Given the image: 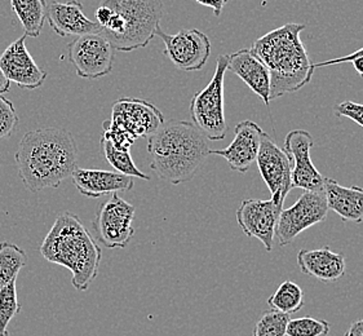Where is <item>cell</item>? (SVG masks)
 Segmentation results:
<instances>
[{
	"mask_svg": "<svg viewBox=\"0 0 363 336\" xmlns=\"http://www.w3.org/2000/svg\"><path fill=\"white\" fill-rule=\"evenodd\" d=\"M79 150L73 133L48 127L26 132L16 149V166L26 189H56L78 167Z\"/></svg>",
	"mask_w": 363,
	"mask_h": 336,
	"instance_id": "1",
	"label": "cell"
},
{
	"mask_svg": "<svg viewBox=\"0 0 363 336\" xmlns=\"http://www.w3.org/2000/svg\"><path fill=\"white\" fill-rule=\"evenodd\" d=\"M306 23H286L256 39L251 50L268 67L270 101L298 92L312 81L314 64L300 34Z\"/></svg>",
	"mask_w": 363,
	"mask_h": 336,
	"instance_id": "2",
	"label": "cell"
},
{
	"mask_svg": "<svg viewBox=\"0 0 363 336\" xmlns=\"http://www.w3.org/2000/svg\"><path fill=\"white\" fill-rule=\"evenodd\" d=\"M208 139L191 122L168 121L147 138L150 168L172 185L196 177L210 155Z\"/></svg>",
	"mask_w": 363,
	"mask_h": 336,
	"instance_id": "3",
	"label": "cell"
},
{
	"mask_svg": "<svg viewBox=\"0 0 363 336\" xmlns=\"http://www.w3.org/2000/svg\"><path fill=\"white\" fill-rule=\"evenodd\" d=\"M40 254L50 263L72 271V284L78 291H87L95 281L102 252L99 243L73 212H62L40 246Z\"/></svg>",
	"mask_w": 363,
	"mask_h": 336,
	"instance_id": "4",
	"label": "cell"
},
{
	"mask_svg": "<svg viewBox=\"0 0 363 336\" xmlns=\"http://www.w3.org/2000/svg\"><path fill=\"white\" fill-rule=\"evenodd\" d=\"M109 9V20L101 35L116 51L133 52L145 48L155 37L163 16V0H101Z\"/></svg>",
	"mask_w": 363,
	"mask_h": 336,
	"instance_id": "5",
	"label": "cell"
},
{
	"mask_svg": "<svg viewBox=\"0 0 363 336\" xmlns=\"http://www.w3.org/2000/svg\"><path fill=\"white\" fill-rule=\"evenodd\" d=\"M164 123V114L154 103L122 97L113 103L111 117L102 123V139L114 147L130 150L138 138H149Z\"/></svg>",
	"mask_w": 363,
	"mask_h": 336,
	"instance_id": "6",
	"label": "cell"
},
{
	"mask_svg": "<svg viewBox=\"0 0 363 336\" xmlns=\"http://www.w3.org/2000/svg\"><path fill=\"white\" fill-rule=\"evenodd\" d=\"M228 62L229 56H218L216 69L210 83L201 92L193 96L190 103L193 125L203 133L208 141L224 140L228 132L224 103V81Z\"/></svg>",
	"mask_w": 363,
	"mask_h": 336,
	"instance_id": "7",
	"label": "cell"
},
{
	"mask_svg": "<svg viewBox=\"0 0 363 336\" xmlns=\"http://www.w3.org/2000/svg\"><path fill=\"white\" fill-rule=\"evenodd\" d=\"M135 206L119 197L118 193L99 206L92 223L97 241L106 249H124L135 235L132 223L135 219Z\"/></svg>",
	"mask_w": 363,
	"mask_h": 336,
	"instance_id": "8",
	"label": "cell"
},
{
	"mask_svg": "<svg viewBox=\"0 0 363 336\" xmlns=\"http://www.w3.org/2000/svg\"><path fill=\"white\" fill-rule=\"evenodd\" d=\"M328 211L323 191H304L295 205L284 208L279 215L276 228L279 246L284 247L290 245L306 229L323 223Z\"/></svg>",
	"mask_w": 363,
	"mask_h": 336,
	"instance_id": "9",
	"label": "cell"
},
{
	"mask_svg": "<svg viewBox=\"0 0 363 336\" xmlns=\"http://www.w3.org/2000/svg\"><path fill=\"white\" fill-rule=\"evenodd\" d=\"M67 56L79 78L100 79L113 72L116 50L101 34H94L67 44Z\"/></svg>",
	"mask_w": 363,
	"mask_h": 336,
	"instance_id": "10",
	"label": "cell"
},
{
	"mask_svg": "<svg viewBox=\"0 0 363 336\" xmlns=\"http://www.w3.org/2000/svg\"><path fill=\"white\" fill-rule=\"evenodd\" d=\"M155 37L163 40V53L179 70H202L210 59V38L199 30L182 29L177 34L169 35L160 28L155 31Z\"/></svg>",
	"mask_w": 363,
	"mask_h": 336,
	"instance_id": "11",
	"label": "cell"
},
{
	"mask_svg": "<svg viewBox=\"0 0 363 336\" xmlns=\"http://www.w3.org/2000/svg\"><path fill=\"white\" fill-rule=\"evenodd\" d=\"M256 163L272 199L284 207V199L292 189V163L284 149L277 147L265 132H262Z\"/></svg>",
	"mask_w": 363,
	"mask_h": 336,
	"instance_id": "12",
	"label": "cell"
},
{
	"mask_svg": "<svg viewBox=\"0 0 363 336\" xmlns=\"http://www.w3.org/2000/svg\"><path fill=\"white\" fill-rule=\"evenodd\" d=\"M314 140L306 130L289 132L284 139V150L292 163V188L304 191H323L325 176L313 164L311 150Z\"/></svg>",
	"mask_w": 363,
	"mask_h": 336,
	"instance_id": "13",
	"label": "cell"
},
{
	"mask_svg": "<svg viewBox=\"0 0 363 336\" xmlns=\"http://www.w3.org/2000/svg\"><path fill=\"white\" fill-rule=\"evenodd\" d=\"M284 210L270 198L262 199H245L237 208V223L242 232L250 238H256L264 245L267 252L273 250L276 238V228L279 215Z\"/></svg>",
	"mask_w": 363,
	"mask_h": 336,
	"instance_id": "14",
	"label": "cell"
},
{
	"mask_svg": "<svg viewBox=\"0 0 363 336\" xmlns=\"http://www.w3.org/2000/svg\"><path fill=\"white\" fill-rule=\"evenodd\" d=\"M26 38L23 34L9 44L6 51L0 55V67L9 82L16 83L23 89H37L47 79V72L38 66L26 47Z\"/></svg>",
	"mask_w": 363,
	"mask_h": 336,
	"instance_id": "15",
	"label": "cell"
},
{
	"mask_svg": "<svg viewBox=\"0 0 363 336\" xmlns=\"http://www.w3.org/2000/svg\"><path fill=\"white\" fill-rule=\"evenodd\" d=\"M262 132L252 121H242L234 128L232 144L225 149L210 150V155L223 157L232 171L246 174L257 158Z\"/></svg>",
	"mask_w": 363,
	"mask_h": 336,
	"instance_id": "16",
	"label": "cell"
},
{
	"mask_svg": "<svg viewBox=\"0 0 363 336\" xmlns=\"http://www.w3.org/2000/svg\"><path fill=\"white\" fill-rule=\"evenodd\" d=\"M47 20L58 37H84L101 34L99 22L89 20L84 15L83 4L78 0L56 1L53 0L47 7Z\"/></svg>",
	"mask_w": 363,
	"mask_h": 336,
	"instance_id": "17",
	"label": "cell"
},
{
	"mask_svg": "<svg viewBox=\"0 0 363 336\" xmlns=\"http://www.w3.org/2000/svg\"><path fill=\"white\" fill-rule=\"evenodd\" d=\"M72 179L80 194L88 198H100L118 191H130L135 186L131 176L94 168L77 167Z\"/></svg>",
	"mask_w": 363,
	"mask_h": 336,
	"instance_id": "18",
	"label": "cell"
},
{
	"mask_svg": "<svg viewBox=\"0 0 363 336\" xmlns=\"http://www.w3.org/2000/svg\"><path fill=\"white\" fill-rule=\"evenodd\" d=\"M228 70L245 82L267 106L270 105V74L268 67L251 48H243L229 55Z\"/></svg>",
	"mask_w": 363,
	"mask_h": 336,
	"instance_id": "19",
	"label": "cell"
},
{
	"mask_svg": "<svg viewBox=\"0 0 363 336\" xmlns=\"http://www.w3.org/2000/svg\"><path fill=\"white\" fill-rule=\"evenodd\" d=\"M298 265L300 271L320 282H336L344 277L347 271L345 256L334 252L330 247L298 251Z\"/></svg>",
	"mask_w": 363,
	"mask_h": 336,
	"instance_id": "20",
	"label": "cell"
},
{
	"mask_svg": "<svg viewBox=\"0 0 363 336\" xmlns=\"http://www.w3.org/2000/svg\"><path fill=\"white\" fill-rule=\"evenodd\" d=\"M323 193L328 210L342 218V221L361 224L363 221V188L342 186L334 179L325 177Z\"/></svg>",
	"mask_w": 363,
	"mask_h": 336,
	"instance_id": "21",
	"label": "cell"
},
{
	"mask_svg": "<svg viewBox=\"0 0 363 336\" xmlns=\"http://www.w3.org/2000/svg\"><path fill=\"white\" fill-rule=\"evenodd\" d=\"M12 9L21 22L23 34L30 38H38L42 34L47 20L45 0H9Z\"/></svg>",
	"mask_w": 363,
	"mask_h": 336,
	"instance_id": "22",
	"label": "cell"
},
{
	"mask_svg": "<svg viewBox=\"0 0 363 336\" xmlns=\"http://www.w3.org/2000/svg\"><path fill=\"white\" fill-rule=\"evenodd\" d=\"M28 264V255L12 242H0V289L17 279L18 273Z\"/></svg>",
	"mask_w": 363,
	"mask_h": 336,
	"instance_id": "23",
	"label": "cell"
},
{
	"mask_svg": "<svg viewBox=\"0 0 363 336\" xmlns=\"http://www.w3.org/2000/svg\"><path fill=\"white\" fill-rule=\"evenodd\" d=\"M268 306L284 315H294L304 307V291L298 284L284 281L269 298Z\"/></svg>",
	"mask_w": 363,
	"mask_h": 336,
	"instance_id": "24",
	"label": "cell"
},
{
	"mask_svg": "<svg viewBox=\"0 0 363 336\" xmlns=\"http://www.w3.org/2000/svg\"><path fill=\"white\" fill-rule=\"evenodd\" d=\"M102 152L105 154V158L111 167L116 169L118 174L122 175L131 176V177H138L149 181L150 176L144 174L141 169H138V166L132 159V155L130 150H123L114 147L111 142L105 139L101 140Z\"/></svg>",
	"mask_w": 363,
	"mask_h": 336,
	"instance_id": "25",
	"label": "cell"
},
{
	"mask_svg": "<svg viewBox=\"0 0 363 336\" xmlns=\"http://www.w3.org/2000/svg\"><path fill=\"white\" fill-rule=\"evenodd\" d=\"M17 279L0 289V336H9L8 326L16 315L21 312V304L17 299Z\"/></svg>",
	"mask_w": 363,
	"mask_h": 336,
	"instance_id": "26",
	"label": "cell"
},
{
	"mask_svg": "<svg viewBox=\"0 0 363 336\" xmlns=\"http://www.w3.org/2000/svg\"><path fill=\"white\" fill-rule=\"evenodd\" d=\"M290 320L289 315L268 309L256 322L252 336H286Z\"/></svg>",
	"mask_w": 363,
	"mask_h": 336,
	"instance_id": "27",
	"label": "cell"
},
{
	"mask_svg": "<svg viewBox=\"0 0 363 336\" xmlns=\"http://www.w3.org/2000/svg\"><path fill=\"white\" fill-rule=\"evenodd\" d=\"M330 322L313 317H300L290 320L286 336H327L330 334Z\"/></svg>",
	"mask_w": 363,
	"mask_h": 336,
	"instance_id": "28",
	"label": "cell"
},
{
	"mask_svg": "<svg viewBox=\"0 0 363 336\" xmlns=\"http://www.w3.org/2000/svg\"><path fill=\"white\" fill-rule=\"evenodd\" d=\"M18 125V114L15 105L0 95V140L9 138Z\"/></svg>",
	"mask_w": 363,
	"mask_h": 336,
	"instance_id": "29",
	"label": "cell"
},
{
	"mask_svg": "<svg viewBox=\"0 0 363 336\" xmlns=\"http://www.w3.org/2000/svg\"><path fill=\"white\" fill-rule=\"evenodd\" d=\"M336 117H345L356 122L357 125L363 128V103L344 101L335 106Z\"/></svg>",
	"mask_w": 363,
	"mask_h": 336,
	"instance_id": "30",
	"label": "cell"
},
{
	"mask_svg": "<svg viewBox=\"0 0 363 336\" xmlns=\"http://www.w3.org/2000/svg\"><path fill=\"white\" fill-rule=\"evenodd\" d=\"M344 62H352L354 66L357 73L363 77V47L358 51L353 52L352 55H348L345 57H339V59L328 60L325 62L314 64V67H326V66L336 65V64H344Z\"/></svg>",
	"mask_w": 363,
	"mask_h": 336,
	"instance_id": "31",
	"label": "cell"
},
{
	"mask_svg": "<svg viewBox=\"0 0 363 336\" xmlns=\"http://www.w3.org/2000/svg\"><path fill=\"white\" fill-rule=\"evenodd\" d=\"M198 4L203 6V7H208L213 11V13L216 17L221 16L223 9L225 8L226 4L229 0H194Z\"/></svg>",
	"mask_w": 363,
	"mask_h": 336,
	"instance_id": "32",
	"label": "cell"
},
{
	"mask_svg": "<svg viewBox=\"0 0 363 336\" xmlns=\"http://www.w3.org/2000/svg\"><path fill=\"white\" fill-rule=\"evenodd\" d=\"M344 336H363V320L353 322Z\"/></svg>",
	"mask_w": 363,
	"mask_h": 336,
	"instance_id": "33",
	"label": "cell"
},
{
	"mask_svg": "<svg viewBox=\"0 0 363 336\" xmlns=\"http://www.w3.org/2000/svg\"><path fill=\"white\" fill-rule=\"evenodd\" d=\"M9 88H11V82L6 77L4 72L1 70V67H0V95L9 92Z\"/></svg>",
	"mask_w": 363,
	"mask_h": 336,
	"instance_id": "34",
	"label": "cell"
}]
</instances>
